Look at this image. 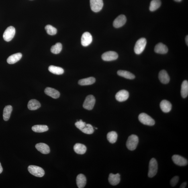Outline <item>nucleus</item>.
I'll return each mask as SVG.
<instances>
[{
    "instance_id": "f257e3e1",
    "label": "nucleus",
    "mask_w": 188,
    "mask_h": 188,
    "mask_svg": "<svg viewBox=\"0 0 188 188\" xmlns=\"http://www.w3.org/2000/svg\"><path fill=\"white\" fill-rule=\"evenodd\" d=\"M139 142L138 137L136 135L132 134L129 136L127 140L126 146L128 149L134 150L136 148Z\"/></svg>"
},
{
    "instance_id": "f03ea898",
    "label": "nucleus",
    "mask_w": 188,
    "mask_h": 188,
    "mask_svg": "<svg viewBox=\"0 0 188 188\" xmlns=\"http://www.w3.org/2000/svg\"><path fill=\"white\" fill-rule=\"evenodd\" d=\"M158 164L156 160L154 158L150 160L149 165L148 176L150 178H152L155 176L157 173Z\"/></svg>"
},
{
    "instance_id": "7ed1b4c3",
    "label": "nucleus",
    "mask_w": 188,
    "mask_h": 188,
    "mask_svg": "<svg viewBox=\"0 0 188 188\" xmlns=\"http://www.w3.org/2000/svg\"><path fill=\"white\" fill-rule=\"evenodd\" d=\"M138 119L140 122L144 125L153 126L155 124L154 119L146 113H141L139 115Z\"/></svg>"
},
{
    "instance_id": "20e7f679",
    "label": "nucleus",
    "mask_w": 188,
    "mask_h": 188,
    "mask_svg": "<svg viewBox=\"0 0 188 188\" xmlns=\"http://www.w3.org/2000/svg\"><path fill=\"white\" fill-rule=\"evenodd\" d=\"M147 40L145 38H142L137 41L135 45L134 51L137 54H140L143 52L146 46Z\"/></svg>"
},
{
    "instance_id": "39448f33",
    "label": "nucleus",
    "mask_w": 188,
    "mask_h": 188,
    "mask_svg": "<svg viewBox=\"0 0 188 188\" xmlns=\"http://www.w3.org/2000/svg\"><path fill=\"white\" fill-rule=\"evenodd\" d=\"M29 173L36 177H42L44 175L45 172L42 168L39 166L31 165L29 166L28 168Z\"/></svg>"
},
{
    "instance_id": "423d86ee",
    "label": "nucleus",
    "mask_w": 188,
    "mask_h": 188,
    "mask_svg": "<svg viewBox=\"0 0 188 188\" xmlns=\"http://www.w3.org/2000/svg\"><path fill=\"white\" fill-rule=\"evenodd\" d=\"M95 103V99L94 96L92 95H88L84 101L83 107L88 110H91L93 108Z\"/></svg>"
},
{
    "instance_id": "0eeeda50",
    "label": "nucleus",
    "mask_w": 188,
    "mask_h": 188,
    "mask_svg": "<svg viewBox=\"0 0 188 188\" xmlns=\"http://www.w3.org/2000/svg\"><path fill=\"white\" fill-rule=\"evenodd\" d=\"M15 29L13 26H9L6 29L4 33L3 38L5 41L9 42L12 40L15 36Z\"/></svg>"
},
{
    "instance_id": "6e6552de",
    "label": "nucleus",
    "mask_w": 188,
    "mask_h": 188,
    "mask_svg": "<svg viewBox=\"0 0 188 188\" xmlns=\"http://www.w3.org/2000/svg\"><path fill=\"white\" fill-rule=\"evenodd\" d=\"M90 3L92 10L95 12L101 11L103 5V0H90Z\"/></svg>"
},
{
    "instance_id": "1a4fd4ad",
    "label": "nucleus",
    "mask_w": 188,
    "mask_h": 188,
    "mask_svg": "<svg viewBox=\"0 0 188 188\" xmlns=\"http://www.w3.org/2000/svg\"><path fill=\"white\" fill-rule=\"evenodd\" d=\"M102 59L105 61H110L116 60L118 58L116 52L112 51L105 52L102 55Z\"/></svg>"
},
{
    "instance_id": "9d476101",
    "label": "nucleus",
    "mask_w": 188,
    "mask_h": 188,
    "mask_svg": "<svg viewBox=\"0 0 188 188\" xmlns=\"http://www.w3.org/2000/svg\"><path fill=\"white\" fill-rule=\"evenodd\" d=\"M172 159L174 163L180 166H184L187 165L188 161L181 156L175 155L172 156Z\"/></svg>"
},
{
    "instance_id": "9b49d317",
    "label": "nucleus",
    "mask_w": 188,
    "mask_h": 188,
    "mask_svg": "<svg viewBox=\"0 0 188 188\" xmlns=\"http://www.w3.org/2000/svg\"><path fill=\"white\" fill-rule=\"evenodd\" d=\"M127 18L124 15L119 16L114 21L113 25L115 28H119L124 25L126 22Z\"/></svg>"
},
{
    "instance_id": "f8f14e48",
    "label": "nucleus",
    "mask_w": 188,
    "mask_h": 188,
    "mask_svg": "<svg viewBox=\"0 0 188 188\" xmlns=\"http://www.w3.org/2000/svg\"><path fill=\"white\" fill-rule=\"evenodd\" d=\"M93 41L92 37L90 33L86 32L82 35L81 38V44L84 46H87L91 43Z\"/></svg>"
},
{
    "instance_id": "ddd939ff",
    "label": "nucleus",
    "mask_w": 188,
    "mask_h": 188,
    "mask_svg": "<svg viewBox=\"0 0 188 188\" xmlns=\"http://www.w3.org/2000/svg\"><path fill=\"white\" fill-rule=\"evenodd\" d=\"M129 97V93L128 91L123 90L117 93L115 98L116 100L119 102H123L127 100Z\"/></svg>"
},
{
    "instance_id": "4468645a",
    "label": "nucleus",
    "mask_w": 188,
    "mask_h": 188,
    "mask_svg": "<svg viewBox=\"0 0 188 188\" xmlns=\"http://www.w3.org/2000/svg\"><path fill=\"white\" fill-rule=\"evenodd\" d=\"M37 150L43 154H48L50 153V148L48 145L44 143L37 144L35 146Z\"/></svg>"
},
{
    "instance_id": "2eb2a0df",
    "label": "nucleus",
    "mask_w": 188,
    "mask_h": 188,
    "mask_svg": "<svg viewBox=\"0 0 188 188\" xmlns=\"http://www.w3.org/2000/svg\"><path fill=\"white\" fill-rule=\"evenodd\" d=\"M44 92L46 95L54 99L58 98L60 96V93L57 90L50 87H46Z\"/></svg>"
},
{
    "instance_id": "dca6fc26",
    "label": "nucleus",
    "mask_w": 188,
    "mask_h": 188,
    "mask_svg": "<svg viewBox=\"0 0 188 188\" xmlns=\"http://www.w3.org/2000/svg\"><path fill=\"white\" fill-rule=\"evenodd\" d=\"M120 175L119 174H110L108 177V181L111 185L115 186L118 185L120 181Z\"/></svg>"
},
{
    "instance_id": "f3484780",
    "label": "nucleus",
    "mask_w": 188,
    "mask_h": 188,
    "mask_svg": "<svg viewBox=\"0 0 188 188\" xmlns=\"http://www.w3.org/2000/svg\"><path fill=\"white\" fill-rule=\"evenodd\" d=\"M168 51L167 47L161 43L157 44L154 48L155 52L158 54H166L168 52Z\"/></svg>"
},
{
    "instance_id": "a211bd4d",
    "label": "nucleus",
    "mask_w": 188,
    "mask_h": 188,
    "mask_svg": "<svg viewBox=\"0 0 188 188\" xmlns=\"http://www.w3.org/2000/svg\"><path fill=\"white\" fill-rule=\"evenodd\" d=\"M158 78L160 82L164 84H168L170 81L169 76L165 70H162L160 72Z\"/></svg>"
},
{
    "instance_id": "6ab92c4d",
    "label": "nucleus",
    "mask_w": 188,
    "mask_h": 188,
    "mask_svg": "<svg viewBox=\"0 0 188 188\" xmlns=\"http://www.w3.org/2000/svg\"><path fill=\"white\" fill-rule=\"evenodd\" d=\"M161 109L163 112L169 113L172 108V105L169 101L164 100L162 101L160 104Z\"/></svg>"
},
{
    "instance_id": "aec40b11",
    "label": "nucleus",
    "mask_w": 188,
    "mask_h": 188,
    "mask_svg": "<svg viewBox=\"0 0 188 188\" xmlns=\"http://www.w3.org/2000/svg\"><path fill=\"white\" fill-rule=\"evenodd\" d=\"M87 183L85 176L82 174L78 175L76 178V184L79 188L85 187Z\"/></svg>"
},
{
    "instance_id": "412c9836",
    "label": "nucleus",
    "mask_w": 188,
    "mask_h": 188,
    "mask_svg": "<svg viewBox=\"0 0 188 188\" xmlns=\"http://www.w3.org/2000/svg\"><path fill=\"white\" fill-rule=\"evenodd\" d=\"M22 57V54L20 53H18L9 56L8 58L7 61L8 63L9 64H14L20 60Z\"/></svg>"
},
{
    "instance_id": "4be33fe9",
    "label": "nucleus",
    "mask_w": 188,
    "mask_h": 188,
    "mask_svg": "<svg viewBox=\"0 0 188 188\" xmlns=\"http://www.w3.org/2000/svg\"><path fill=\"white\" fill-rule=\"evenodd\" d=\"M74 150L76 153L79 154H83L87 151V148L83 144L77 143L74 145Z\"/></svg>"
},
{
    "instance_id": "5701e85b",
    "label": "nucleus",
    "mask_w": 188,
    "mask_h": 188,
    "mask_svg": "<svg viewBox=\"0 0 188 188\" xmlns=\"http://www.w3.org/2000/svg\"><path fill=\"white\" fill-rule=\"evenodd\" d=\"M41 107L40 103L36 99H32L29 101L28 104V108L31 111L38 109Z\"/></svg>"
},
{
    "instance_id": "b1692460",
    "label": "nucleus",
    "mask_w": 188,
    "mask_h": 188,
    "mask_svg": "<svg viewBox=\"0 0 188 188\" xmlns=\"http://www.w3.org/2000/svg\"><path fill=\"white\" fill-rule=\"evenodd\" d=\"M13 108L11 105H8L6 106L4 109L3 117L4 120L7 121L10 117Z\"/></svg>"
},
{
    "instance_id": "393cba45",
    "label": "nucleus",
    "mask_w": 188,
    "mask_h": 188,
    "mask_svg": "<svg viewBox=\"0 0 188 188\" xmlns=\"http://www.w3.org/2000/svg\"><path fill=\"white\" fill-rule=\"evenodd\" d=\"M95 82V78L93 77H90L80 80L78 81L79 85L84 86L93 85Z\"/></svg>"
},
{
    "instance_id": "a878e982",
    "label": "nucleus",
    "mask_w": 188,
    "mask_h": 188,
    "mask_svg": "<svg viewBox=\"0 0 188 188\" xmlns=\"http://www.w3.org/2000/svg\"><path fill=\"white\" fill-rule=\"evenodd\" d=\"M117 74L119 76L128 79L133 80L135 77L134 74L125 70H119L117 72Z\"/></svg>"
},
{
    "instance_id": "bb28decb",
    "label": "nucleus",
    "mask_w": 188,
    "mask_h": 188,
    "mask_svg": "<svg viewBox=\"0 0 188 188\" xmlns=\"http://www.w3.org/2000/svg\"><path fill=\"white\" fill-rule=\"evenodd\" d=\"M32 130L34 132L42 133L47 132L48 130V127L46 125H35L32 127Z\"/></svg>"
},
{
    "instance_id": "cd10ccee",
    "label": "nucleus",
    "mask_w": 188,
    "mask_h": 188,
    "mask_svg": "<svg viewBox=\"0 0 188 188\" xmlns=\"http://www.w3.org/2000/svg\"><path fill=\"white\" fill-rule=\"evenodd\" d=\"M48 70L51 73L58 75H62L64 72L62 68L52 65L49 67Z\"/></svg>"
},
{
    "instance_id": "c85d7f7f",
    "label": "nucleus",
    "mask_w": 188,
    "mask_h": 188,
    "mask_svg": "<svg viewBox=\"0 0 188 188\" xmlns=\"http://www.w3.org/2000/svg\"><path fill=\"white\" fill-rule=\"evenodd\" d=\"M181 96L186 98L188 95V82L187 80L184 81L181 86Z\"/></svg>"
},
{
    "instance_id": "c756f323",
    "label": "nucleus",
    "mask_w": 188,
    "mask_h": 188,
    "mask_svg": "<svg viewBox=\"0 0 188 188\" xmlns=\"http://www.w3.org/2000/svg\"><path fill=\"white\" fill-rule=\"evenodd\" d=\"M161 4V0H152L150 3V11L153 12L156 10L160 7Z\"/></svg>"
},
{
    "instance_id": "7c9ffc66",
    "label": "nucleus",
    "mask_w": 188,
    "mask_h": 188,
    "mask_svg": "<svg viewBox=\"0 0 188 188\" xmlns=\"http://www.w3.org/2000/svg\"><path fill=\"white\" fill-rule=\"evenodd\" d=\"M117 136H118L117 133L114 131H112L108 133L107 136V139L111 143H115L117 140Z\"/></svg>"
},
{
    "instance_id": "2f4dec72",
    "label": "nucleus",
    "mask_w": 188,
    "mask_h": 188,
    "mask_svg": "<svg viewBox=\"0 0 188 188\" xmlns=\"http://www.w3.org/2000/svg\"><path fill=\"white\" fill-rule=\"evenodd\" d=\"M62 45L61 43H57L51 48V51L53 54H59L62 49Z\"/></svg>"
},
{
    "instance_id": "473e14b6",
    "label": "nucleus",
    "mask_w": 188,
    "mask_h": 188,
    "mask_svg": "<svg viewBox=\"0 0 188 188\" xmlns=\"http://www.w3.org/2000/svg\"><path fill=\"white\" fill-rule=\"evenodd\" d=\"M82 132L87 134H92L94 132L93 127L90 124H86L85 126L81 130Z\"/></svg>"
},
{
    "instance_id": "72a5a7b5",
    "label": "nucleus",
    "mask_w": 188,
    "mask_h": 188,
    "mask_svg": "<svg viewBox=\"0 0 188 188\" xmlns=\"http://www.w3.org/2000/svg\"><path fill=\"white\" fill-rule=\"evenodd\" d=\"M47 33L50 35H54L56 34L57 30L55 28L50 25H48L45 27Z\"/></svg>"
},
{
    "instance_id": "f704fd0d",
    "label": "nucleus",
    "mask_w": 188,
    "mask_h": 188,
    "mask_svg": "<svg viewBox=\"0 0 188 188\" xmlns=\"http://www.w3.org/2000/svg\"><path fill=\"white\" fill-rule=\"evenodd\" d=\"M86 124V123L83 122L82 119H80V121H77L75 123L76 127L81 131L85 127Z\"/></svg>"
},
{
    "instance_id": "c9c22d12",
    "label": "nucleus",
    "mask_w": 188,
    "mask_h": 188,
    "mask_svg": "<svg viewBox=\"0 0 188 188\" xmlns=\"http://www.w3.org/2000/svg\"><path fill=\"white\" fill-rule=\"evenodd\" d=\"M179 176H176L172 178L170 181V184L172 187H175L179 182Z\"/></svg>"
},
{
    "instance_id": "e433bc0d",
    "label": "nucleus",
    "mask_w": 188,
    "mask_h": 188,
    "mask_svg": "<svg viewBox=\"0 0 188 188\" xmlns=\"http://www.w3.org/2000/svg\"><path fill=\"white\" fill-rule=\"evenodd\" d=\"M187 185V183L186 182H184L181 184V186H180V188H185L186 187V186Z\"/></svg>"
},
{
    "instance_id": "4c0bfd02",
    "label": "nucleus",
    "mask_w": 188,
    "mask_h": 188,
    "mask_svg": "<svg viewBox=\"0 0 188 188\" xmlns=\"http://www.w3.org/2000/svg\"><path fill=\"white\" fill-rule=\"evenodd\" d=\"M188 36L187 35V36H186V38H185V41H186V44H187V46H188Z\"/></svg>"
},
{
    "instance_id": "58836bf2",
    "label": "nucleus",
    "mask_w": 188,
    "mask_h": 188,
    "mask_svg": "<svg viewBox=\"0 0 188 188\" xmlns=\"http://www.w3.org/2000/svg\"><path fill=\"white\" fill-rule=\"evenodd\" d=\"M3 169L2 167V166H1V163H0V174H1L2 173V172L3 171Z\"/></svg>"
},
{
    "instance_id": "ea45409f",
    "label": "nucleus",
    "mask_w": 188,
    "mask_h": 188,
    "mask_svg": "<svg viewBox=\"0 0 188 188\" xmlns=\"http://www.w3.org/2000/svg\"><path fill=\"white\" fill-rule=\"evenodd\" d=\"M174 1L177 2H181L182 0H174Z\"/></svg>"
},
{
    "instance_id": "a19ab883",
    "label": "nucleus",
    "mask_w": 188,
    "mask_h": 188,
    "mask_svg": "<svg viewBox=\"0 0 188 188\" xmlns=\"http://www.w3.org/2000/svg\"><path fill=\"white\" fill-rule=\"evenodd\" d=\"M95 129H98V128H95Z\"/></svg>"
}]
</instances>
